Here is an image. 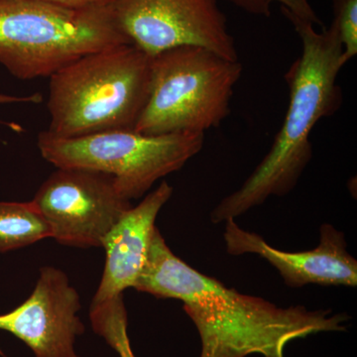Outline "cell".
Instances as JSON below:
<instances>
[{
    "label": "cell",
    "instance_id": "cell-13",
    "mask_svg": "<svg viewBox=\"0 0 357 357\" xmlns=\"http://www.w3.org/2000/svg\"><path fill=\"white\" fill-rule=\"evenodd\" d=\"M89 319L93 332L102 337L119 357H136L129 340L128 312L123 296L91 304Z\"/></svg>",
    "mask_w": 357,
    "mask_h": 357
},
{
    "label": "cell",
    "instance_id": "cell-8",
    "mask_svg": "<svg viewBox=\"0 0 357 357\" xmlns=\"http://www.w3.org/2000/svg\"><path fill=\"white\" fill-rule=\"evenodd\" d=\"M31 202L48 223L51 238L77 248H102L109 230L131 206L112 176L74 168H57Z\"/></svg>",
    "mask_w": 357,
    "mask_h": 357
},
{
    "label": "cell",
    "instance_id": "cell-14",
    "mask_svg": "<svg viewBox=\"0 0 357 357\" xmlns=\"http://www.w3.org/2000/svg\"><path fill=\"white\" fill-rule=\"evenodd\" d=\"M333 21L342 45V64L357 55V0H332Z\"/></svg>",
    "mask_w": 357,
    "mask_h": 357
},
{
    "label": "cell",
    "instance_id": "cell-10",
    "mask_svg": "<svg viewBox=\"0 0 357 357\" xmlns=\"http://www.w3.org/2000/svg\"><path fill=\"white\" fill-rule=\"evenodd\" d=\"M225 222L223 241L227 253L260 256L278 271L288 287L357 286V260L347 250L344 232L330 223H323L319 227L316 248L288 252L270 245L260 234L241 229L236 220L229 218Z\"/></svg>",
    "mask_w": 357,
    "mask_h": 357
},
{
    "label": "cell",
    "instance_id": "cell-3",
    "mask_svg": "<svg viewBox=\"0 0 357 357\" xmlns=\"http://www.w3.org/2000/svg\"><path fill=\"white\" fill-rule=\"evenodd\" d=\"M152 57L132 44L89 54L50 77L48 132L60 138L134 130L148 100Z\"/></svg>",
    "mask_w": 357,
    "mask_h": 357
},
{
    "label": "cell",
    "instance_id": "cell-6",
    "mask_svg": "<svg viewBox=\"0 0 357 357\" xmlns=\"http://www.w3.org/2000/svg\"><path fill=\"white\" fill-rule=\"evenodd\" d=\"M204 144V133L145 135L112 130L60 138L43 131L38 136L40 153L49 163L107 174L128 202L142 198L160 178L181 170Z\"/></svg>",
    "mask_w": 357,
    "mask_h": 357
},
{
    "label": "cell",
    "instance_id": "cell-4",
    "mask_svg": "<svg viewBox=\"0 0 357 357\" xmlns=\"http://www.w3.org/2000/svg\"><path fill=\"white\" fill-rule=\"evenodd\" d=\"M131 44L112 4L70 7L47 0H0V64L14 77L53 76L79 59Z\"/></svg>",
    "mask_w": 357,
    "mask_h": 357
},
{
    "label": "cell",
    "instance_id": "cell-7",
    "mask_svg": "<svg viewBox=\"0 0 357 357\" xmlns=\"http://www.w3.org/2000/svg\"><path fill=\"white\" fill-rule=\"evenodd\" d=\"M115 21L131 44L150 57L181 46H198L238 61L218 0H114Z\"/></svg>",
    "mask_w": 357,
    "mask_h": 357
},
{
    "label": "cell",
    "instance_id": "cell-2",
    "mask_svg": "<svg viewBox=\"0 0 357 357\" xmlns=\"http://www.w3.org/2000/svg\"><path fill=\"white\" fill-rule=\"evenodd\" d=\"M281 13L302 41V54L286 73L289 107L271 149L236 192L225 197L211 213V222L220 223L241 217L270 197H283L295 189L312 158L310 135L321 119L332 116L342 105L337 84L342 45L333 24L319 32L310 21L284 7Z\"/></svg>",
    "mask_w": 357,
    "mask_h": 357
},
{
    "label": "cell",
    "instance_id": "cell-11",
    "mask_svg": "<svg viewBox=\"0 0 357 357\" xmlns=\"http://www.w3.org/2000/svg\"><path fill=\"white\" fill-rule=\"evenodd\" d=\"M172 195V185L163 181L115 222L102 241L105 268L91 304L123 296L126 289L134 288L146 264L157 217Z\"/></svg>",
    "mask_w": 357,
    "mask_h": 357
},
{
    "label": "cell",
    "instance_id": "cell-5",
    "mask_svg": "<svg viewBox=\"0 0 357 357\" xmlns=\"http://www.w3.org/2000/svg\"><path fill=\"white\" fill-rule=\"evenodd\" d=\"M239 61L198 46H181L152 57L151 86L134 130L145 135L204 133L230 114Z\"/></svg>",
    "mask_w": 357,
    "mask_h": 357
},
{
    "label": "cell",
    "instance_id": "cell-12",
    "mask_svg": "<svg viewBox=\"0 0 357 357\" xmlns=\"http://www.w3.org/2000/svg\"><path fill=\"white\" fill-rule=\"evenodd\" d=\"M51 238V230L32 202H0V253Z\"/></svg>",
    "mask_w": 357,
    "mask_h": 357
},
{
    "label": "cell",
    "instance_id": "cell-16",
    "mask_svg": "<svg viewBox=\"0 0 357 357\" xmlns=\"http://www.w3.org/2000/svg\"><path fill=\"white\" fill-rule=\"evenodd\" d=\"M47 1L70 7H93L109 6L114 3V0H47Z\"/></svg>",
    "mask_w": 357,
    "mask_h": 357
},
{
    "label": "cell",
    "instance_id": "cell-1",
    "mask_svg": "<svg viewBox=\"0 0 357 357\" xmlns=\"http://www.w3.org/2000/svg\"><path fill=\"white\" fill-rule=\"evenodd\" d=\"M183 304L198 331L199 357H285L286 347L321 333L347 332L351 317L332 309L279 307L229 288L171 250L156 227L146 264L134 288Z\"/></svg>",
    "mask_w": 357,
    "mask_h": 357
},
{
    "label": "cell",
    "instance_id": "cell-15",
    "mask_svg": "<svg viewBox=\"0 0 357 357\" xmlns=\"http://www.w3.org/2000/svg\"><path fill=\"white\" fill-rule=\"evenodd\" d=\"M238 8L256 16L271 15V6L273 3L280 4V7L287 9L302 20L310 21L314 26L325 28L323 21L319 20L310 0H227Z\"/></svg>",
    "mask_w": 357,
    "mask_h": 357
},
{
    "label": "cell",
    "instance_id": "cell-9",
    "mask_svg": "<svg viewBox=\"0 0 357 357\" xmlns=\"http://www.w3.org/2000/svg\"><path fill=\"white\" fill-rule=\"evenodd\" d=\"M81 299L64 271L42 267L30 297L0 314V330L24 342L34 357H83L77 338L86 331L79 316Z\"/></svg>",
    "mask_w": 357,
    "mask_h": 357
}]
</instances>
